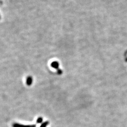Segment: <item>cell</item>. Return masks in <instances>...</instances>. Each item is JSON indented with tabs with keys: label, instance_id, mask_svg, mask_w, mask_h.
Wrapping results in <instances>:
<instances>
[{
	"label": "cell",
	"instance_id": "8992f818",
	"mask_svg": "<svg viewBox=\"0 0 127 127\" xmlns=\"http://www.w3.org/2000/svg\"><path fill=\"white\" fill-rule=\"evenodd\" d=\"M57 72L58 73V74H61L62 73V71L61 70L59 69H57Z\"/></svg>",
	"mask_w": 127,
	"mask_h": 127
},
{
	"label": "cell",
	"instance_id": "7a4b0ae2",
	"mask_svg": "<svg viewBox=\"0 0 127 127\" xmlns=\"http://www.w3.org/2000/svg\"><path fill=\"white\" fill-rule=\"evenodd\" d=\"M32 82V78L31 76H29L26 79V84L28 86L31 85Z\"/></svg>",
	"mask_w": 127,
	"mask_h": 127
},
{
	"label": "cell",
	"instance_id": "3957f363",
	"mask_svg": "<svg viewBox=\"0 0 127 127\" xmlns=\"http://www.w3.org/2000/svg\"><path fill=\"white\" fill-rule=\"evenodd\" d=\"M51 66L55 69H57L58 68V66H59V64L57 62H53V63H52L51 64Z\"/></svg>",
	"mask_w": 127,
	"mask_h": 127
},
{
	"label": "cell",
	"instance_id": "5b68a950",
	"mask_svg": "<svg viewBox=\"0 0 127 127\" xmlns=\"http://www.w3.org/2000/svg\"><path fill=\"white\" fill-rule=\"evenodd\" d=\"M43 121V119L42 117H39L36 120V123H40L42 122Z\"/></svg>",
	"mask_w": 127,
	"mask_h": 127
},
{
	"label": "cell",
	"instance_id": "277c9868",
	"mask_svg": "<svg viewBox=\"0 0 127 127\" xmlns=\"http://www.w3.org/2000/svg\"><path fill=\"white\" fill-rule=\"evenodd\" d=\"M49 124V122L48 121H46L43 123L40 127H47Z\"/></svg>",
	"mask_w": 127,
	"mask_h": 127
},
{
	"label": "cell",
	"instance_id": "6da1fadb",
	"mask_svg": "<svg viewBox=\"0 0 127 127\" xmlns=\"http://www.w3.org/2000/svg\"><path fill=\"white\" fill-rule=\"evenodd\" d=\"M13 127H36V125H23L17 123H15L13 124Z\"/></svg>",
	"mask_w": 127,
	"mask_h": 127
},
{
	"label": "cell",
	"instance_id": "52a82bcc",
	"mask_svg": "<svg viewBox=\"0 0 127 127\" xmlns=\"http://www.w3.org/2000/svg\"><path fill=\"white\" fill-rule=\"evenodd\" d=\"M126 61H127V59H126Z\"/></svg>",
	"mask_w": 127,
	"mask_h": 127
}]
</instances>
